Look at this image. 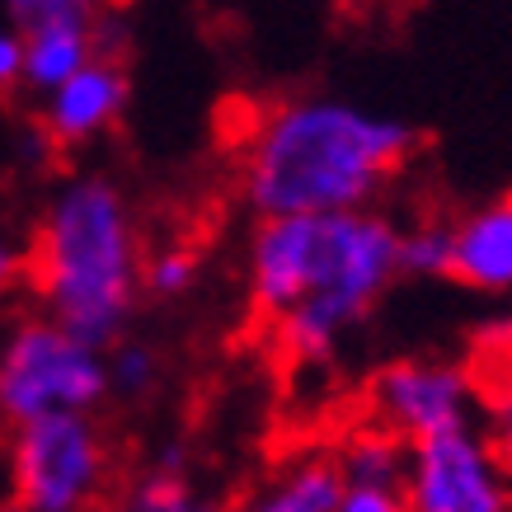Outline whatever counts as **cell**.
I'll return each mask as SVG.
<instances>
[{"label":"cell","mask_w":512,"mask_h":512,"mask_svg":"<svg viewBox=\"0 0 512 512\" xmlns=\"http://www.w3.org/2000/svg\"><path fill=\"white\" fill-rule=\"evenodd\" d=\"M400 278V221L381 207L259 217L249 235V306L301 367L334 362Z\"/></svg>","instance_id":"1"},{"label":"cell","mask_w":512,"mask_h":512,"mask_svg":"<svg viewBox=\"0 0 512 512\" xmlns=\"http://www.w3.org/2000/svg\"><path fill=\"white\" fill-rule=\"evenodd\" d=\"M414 156V132L339 94H296L254 118L240 146V193L259 217L376 207Z\"/></svg>","instance_id":"2"},{"label":"cell","mask_w":512,"mask_h":512,"mask_svg":"<svg viewBox=\"0 0 512 512\" xmlns=\"http://www.w3.org/2000/svg\"><path fill=\"white\" fill-rule=\"evenodd\" d=\"M29 273L52 320L99 348L123 339L141 292V235L123 188L104 174L66 179L38 221Z\"/></svg>","instance_id":"3"},{"label":"cell","mask_w":512,"mask_h":512,"mask_svg":"<svg viewBox=\"0 0 512 512\" xmlns=\"http://www.w3.org/2000/svg\"><path fill=\"white\" fill-rule=\"evenodd\" d=\"M109 395V353L52 315L19 320L0 339V419L29 423L43 414H94Z\"/></svg>","instance_id":"4"},{"label":"cell","mask_w":512,"mask_h":512,"mask_svg":"<svg viewBox=\"0 0 512 512\" xmlns=\"http://www.w3.org/2000/svg\"><path fill=\"white\" fill-rule=\"evenodd\" d=\"M5 470L19 512H94L109 494L113 456L90 414H43L15 423Z\"/></svg>","instance_id":"5"},{"label":"cell","mask_w":512,"mask_h":512,"mask_svg":"<svg viewBox=\"0 0 512 512\" xmlns=\"http://www.w3.org/2000/svg\"><path fill=\"white\" fill-rule=\"evenodd\" d=\"M404 503L409 512H512V480L489 437L466 423L409 442Z\"/></svg>","instance_id":"6"},{"label":"cell","mask_w":512,"mask_h":512,"mask_svg":"<svg viewBox=\"0 0 512 512\" xmlns=\"http://www.w3.org/2000/svg\"><path fill=\"white\" fill-rule=\"evenodd\" d=\"M372 423L404 442H423L447 428H466L484 409L480 376L447 357H400L372 376L367 386Z\"/></svg>","instance_id":"7"},{"label":"cell","mask_w":512,"mask_h":512,"mask_svg":"<svg viewBox=\"0 0 512 512\" xmlns=\"http://www.w3.org/2000/svg\"><path fill=\"white\" fill-rule=\"evenodd\" d=\"M38 99H43L38 127L47 132V141H57V146H85V141L104 137L123 118L127 76L109 52H94L76 76H66L57 90L38 94Z\"/></svg>","instance_id":"8"},{"label":"cell","mask_w":512,"mask_h":512,"mask_svg":"<svg viewBox=\"0 0 512 512\" xmlns=\"http://www.w3.org/2000/svg\"><path fill=\"white\" fill-rule=\"evenodd\" d=\"M447 278L484 296H512V193L451 221Z\"/></svg>","instance_id":"9"},{"label":"cell","mask_w":512,"mask_h":512,"mask_svg":"<svg viewBox=\"0 0 512 512\" xmlns=\"http://www.w3.org/2000/svg\"><path fill=\"white\" fill-rule=\"evenodd\" d=\"M339 494L343 475L334 451H301L254 484L231 512H334Z\"/></svg>","instance_id":"10"},{"label":"cell","mask_w":512,"mask_h":512,"mask_svg":"<svg viewBox=\"0 0 512 512\" xmlns=\"http://www.w3.org/2000/svg\"><path fill=\"white\" fill-rule=\"evenodd\" d=\"M24 38V57H19V80L33 94L57 90L66 76H76L94 52H104L99 43V24L94 29H38L19 33Z\"/></svg>","instance_id":"11"},{"label":"cell","mask_w":512,"mask_h":512,"mask_svg":"<svg viewBox=\"0 0 512 512\" xmlns=\"http://www.w3.org/2000/svg\"><path fill=\"white\" fill-rule=\"evenodd\" d=\"M334 461H339L343 484H395V489H404L409 442L367 419L334 447Z\"/></svg>","instance_id":"12"},{"label":"cell","mask_w":512,"mask_h":512,"mask_svg":"<svg viewBox=\"0 0 512 512\" xmlns=\"http://www.w3.org/2000/svg\"><path fill=\"white\" fill-rule=\"evenodd\" d=\"M109 512H221L207 494L184 480V470H146L137 484H127Z\"/></svg>","instance_id":"13"},{"label":"cell","mask_w":512,"mask_h":512,"mask_svg":"<svg viewBox=\"0 0 512 512\" xmlns=\"http://www.w3.org/2000/svg\"><path fill=\"white\" fill-rule=\"evenodd\" d=\"M451 268V226L423 221L400 226V278H447Z\"/></svg>","instance_id":"14"},{"label":"cell","mask_w":512,"mask_h":512,"mask_svg":"<svg viewBox=\"0 0 512 512\" xmlns=\"http://www.w3.org/2000/svg\"><path fill=\"white\" fill-rule=\"evenodd\" d=\"M10 24L19 33L38 29H94L99 24V0H5Z\"/></svg>","instance_id":"15"},{"label":"cell","mask_w":512,"mask_h":512,"mask_svg":"<svg viewBox=\"0 0 512 512\" xmlns=\"http://www.w3.org/2000/svg\"><path fill=\"white\" fill-rule=\"evenodd\" d=\"M160 381V357L156 348L146 343H132V339H113V353H109V390L137 400L146 390Z\"/></svg>","instance_id":"16"},{"label":"cell","mask_w":512,"mask_h":512,"mask_svg":"<svg viewBox=\"0 0 512 512\" xmlns=\"http://www.w3.org/2000/svg\"><path fill=\"white\" fill-rule=\"evenodd\" d=\"M198 282V254L184 245H165L160 254L141 259V287L151 296H184L188 287Z\"/></svg>","instance_id":"17"},{"label":"cell","mask_w":512,"mask_h":512,"mask_svg":"<svg viewBox=\"0 0 512 512\" xmlns=\"http://www.w3.org/2000/svg\"><path fill=\"white\" fill-rule=\"evenodd\" d=\"M484 362H480V386H484V400L494 404H508L512 409V320L494 325L484 334Z\"/></svg>","instance_id":"18"},{"label":"cell","mask_w":512,"mask_h":512,"mask_svg":"<svg viewBox=\"0 0 512 512\" xmlns=\"http://www.w3.org/2000/svg\"><path fill=\"white\" fill-rule=\"evenodd\" d=\"M334 512H409V503L395 484H343Z\"/></svg>","instance_id":"19"},{"label":"cell","mask_w":512,"mask_h":512,"mask_svg":"<svg viewBox=\"0 0 512 512\" xmlns=\"http://www.w3.org/2000/svg\"><path fill=\"white\" fill-rule=\"evenodd\" d=\"M484 437H489V447L498 451V461L512 470V409L508 404H494V400H484Z\"/></svg>","instance_id":"20"},{"label":"cell","mask_w":512,"mask_h":512,"mask_svg":"<svg viewBox=\"0 0 512 512\" xmlns=\"http://www.w3.org/2000/svg\"><path fill=\"white\" fill-rule=\"evenodd\" d=\"M19 57H24V38H19V29L10 24H0V90H10V85H19Z\"/></svg>","instance_id":"21"},{"label":"cell","mask_w":512,"mask_h":512,"mask_svg":"<svg viewBox=\"0 0 512 512\" xmlns=\"http://www.w3.org/2000/svg\"><path fill=\"white\" fill-rule=\"evenodd\" d=\"M19 268H24V259H19V249L10 245V240H0V287H10V282L19 278Z\"/></svg>","instance_id":"22"},{"label":"cell","mask_w":512,"mask_h":512,"mask_svg":"<svg viewBox=\"0 0 512 512\" xmlns=\"http://www.w3.org/2000/svg\"><path fill=\"white\" fill-rule=\"evenodd\" d=\"M0 512H19L15 503H10V498H0Z\"/></svg>","instance_id":"23"}]
</instances>
